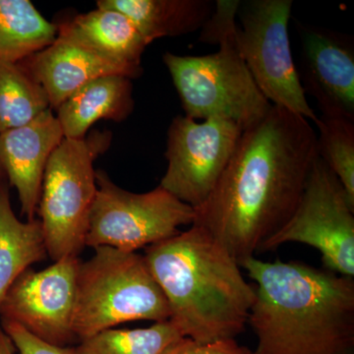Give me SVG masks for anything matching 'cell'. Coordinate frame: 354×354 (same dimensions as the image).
Returning <instances> with one entry per match:
<instances>
[{
  "instance_id": "8",
  "label": "cell",
  "mask_w": 354,
  "mask_h": 354,
  "mask_svg": "<svg viewBox=\"0 0 354 354\" xmlns=\"http://www.w3.org/2000/svg\"><path fill=\"white\" fill-rule=\"evenodd\" d=\"M291 0L241 1L236 18L239 50L261 93L281 106L315 123L291 53L288 22Z\"/></svg>"
},
{
  "instance_id": "1",
  "label": "cell",
  "mask_w": 354,
  "mask_h": 354,
  "mask_svg": "<svg viewBox=\"0 0 354 354\" xmlns=\"http://www.w3.org/2000/svg\"><path fill=\"white\" fill-rule=\"evenodd\" d=\"M317 157L310 121L272 106L242 131L213 192L195 209L193 225L206 230L241 266L290 220Z\"/></svg>"
},
{
  "instance_id": "22",
  "label": "cell",
  "mask_w": 354,
  "mask_h": 354,
  "mask_svg": "<svg viewBox=\"0 0 354 354\" xmlns=\"http://www.w3.org/2000/svg\"><path fill=\"white\" fill-rule=\"evenodd\" d=\"M317 153L337 177L354 205V120L342 116H318Z\"/></svg>"
},
{
  "instance_id": "15",
  "label": "cell",
  "mask_w": 354,
  "mask_h": 354,
  "mask_svg": "<svg viewBox=\"0 0 354 354\" xmlns=\"http://www.w3.org/2000/svg\"><path fill=\"white\" fill-rule=\"evenodd\" d=\"M58 38L73 41L127 70L132 79L143 73L142 55L148 44L127 16L100 8L55 24Z\"/></svg>"
},
{
  "instance_id": "2",
  "label": "cell",
  "mask_w": 354,
  "mask_h": 354,
  "mask_svg": "<svg viewBox=\"0 0 354 354\" xmlns=\"http://www.w3.org/2000/svg\"><path fill=\"white\" fill-rule=\"evenodd\" d=\"M255 281L253 354H354V279L304 263L241 264Z\"/></svg>"
},
{
  "instance_id": "6",
  "label": "cell",
  "mask_w": 354,
  "mask_h": 354,
  "mask_svg": "<svg viewBox=\"0 0 354 354\" xmlns=\"http://www.w3.org/2000/svg\"><path fill=\"white\" fill-rule=\"evenodd\" d=\"M109 132L94 131L83 139L62 140L44 171L38 212L46 253L62 259L82 252L88 218L97 193L95 158L108 150Z\"/></svg>"
},
{
  "instance_id": "21",
  "label": "cell",
  "mask_w": 354,
  "mask_h": 354,
  "mask_svg": "<svg viewBox=\"0 0 354 354\" xmlns=\"http://www.w3.org/2000/svg\"><path fill=\"white\" fill-rule=\"evenodd\" d=\"M171 320L149 328L109 329L80 341L77 354H165L183 339Z\"/></svg>"
},
{
  "instance_id": "3",
  "label": "cell",
  "mask_w": 354,
  "mask_h": 354,
  "mask_svg": "<svg viewBox=\"0 0 354 354\" xmlns=\"http://www.w3.org/2000/svg\"><path fill=\"white\" fill-rule=\"evenodd\" d=\"M169 320L200 344L235 339L248 325L255 288L227 249L197 225L147 248Z\"/></svg>"
},
{
  "instance_id": "16",
  "label": "cell",
  "mask_w": 354,
  "mask_h": 354,
  "mask_svg": "<svg viewBox=\"0 0 354 354\" xmlns=\"http://www.w3.org/2000/svg\"><path fill=\"white\" fill-rule=\"evenodd\" d=\"M131 80L116 74L97 77L70 95L55 114L64 138H85L88 130L101 120H127L135 104Z\"/></svg>"
},
{
  "instance_id": "27",
  "label": "cell",
  "mask_w": 354,
  "mask_h": 354,
  "mask_svg": "<svg viewBox=\"0 0 354 354\" xmlns=\"http://www.w3.org/2000/svg\"><path fill=\"white\" fill-rule=\"evenodd\" d=\"M6 178V174H4L3 169L0 167V179Z\"/></svg>"
},
{
  "instance_id": "20",
  "label": "cell",
  "mask_w": 354,
  "mask_h": 354,
  "mask_svg": "<svg viewBox=\"0 0 354 354\" xmlns=\"http://www.w3.org/2000/svg\"><path fill=\"white\" fill-rule=\"evenodd\" d=\"M48 109L46 91L18 62H0V133L31 122Z\"/></svg>"
},
{
  "instance_id": "24",
  "label": "cell",
  "mask_w": 354,
  "mask_h": 354,
  "mask_svg": "<svg viewBox=\"0 0 354 354\" xmlns=\"http://www.w3.org/2000/svg\"><path fill=\"white\" fill-rule=\"evenodd\" d=\"M242 348L243 346H239L235 339L200 344L189 337H183L165 354H241Z\"/></svg>"
},
{
  "instance_id": "18",
  "label": "cell",
  "mask_w": 354,
  "mask_h": 354,
  "mask_svg": "<svg viewBox=\"0 0 354 354\" xmlns=\"http://www.w3.org/2000/svg\"><path fill=\"white\" fill-rule=\"evenodd\" d=\"M46 256L41 221L16 216L8 181L0 179V305L16 279Z\"/></svg>"
},
{
  "instance_id": "26",
  "label": "cell",
  "mask_w": 354,
  "mask_h": 354,
  "mask_svg": "<svg viewBox=\"0 0 354 354\" xmlns=\"http://www.w3.org/2000/svg\"><path fill=\"white\" fill-rule=\"evenodd\" d=\"M241 354H253V353H252V351H249L248 348H244V346H243V348H242V351H241Z\"/></svg>"
},
{
  "instance_id": "12",
  "label": "cell",
  "mask_w": 354,
  "mask_h": 354,
  "mask_svg": "<svg viewBox=\"0 0 354 354\" xmlns=\"http://www.w3.org/2000/svg\"><path fill=\"white\" fill-rule=\"evenodd\" d=\"M301 67L298 71L305 94L317 102L322 115L354 120V44L348 35L298 24Z\"/></svg>"
},
{
  "instance_id": "10",
  "label": "cell",
  "mask_w": 354,
  "mask_h": 354,
  "mask_svg": "<svg viewBox=\"0 0 354 354\" xmlns=\"http://www.w3.org/2000/svg\"><path fill=\"white\" fill-rule=\"evenodd\" d=\"M243 129L234 121L186 115L167 131V171L160 186L196 209L208 199L234 155Z\"/></svg>"
},
{
  "instance_id": "4",
  "label": "cell",
  "mask_w": 354,
  "mask_h": 354,
  "mask_svg": "<svg viewBox=\"0 0 354 354\" xmlns=\"http://www.w3.org/2000/svg\"><path fill=\"white\" fill-rule=\"evenodd\" d=\"M239 6V0H216L213 14L202 28L200 41L218 44L216 53L200 57L165 53L162 60L184 115L195 120L234 121L244 130L262 120L272 104L256 85L237 44Z\"/></svg>"
},
{
  "instance_id": "9",
  "label": "cell",
  "mask_w": 354,
  "mask_h": 354,
  "mask_svg": "<svg viewBox=\"0 0 354 354\" xmlns=\"http://www.w3.org/2000/svg\"><path fill=\"white\" fill-rule=\"evenodd\" d=\"M291 242L313 247L329 271L354 278V205L319 156L290 220L261 245L259 252Z\"/></svg>"
},
{
  "instance_id": "5",
  "label": "cell",
  "mask_w": 354,
  "mask_h": 354,
  "mask_svg": "<svg viewBox=\"0 0 354 354\" xmlns=\"http://www.w3.org/2000/svg\"><path fill=\"white\" fill-rule=\"evenodd\" d=\"M169 318V304L144 256L102 246L79 264L73 320L79 341L120 324Z\"/></svg>"
},
{
  "instance_id": "11",
  "label": "cell",
  "mask_w": 354,
  "mask_h": 354,
  "mask_svg": "<svg viewBox=\"0 0 354 354\" xmlns=\"http://www.w3.org/2000/svg\"><path fill=\"white\" fill-rule=\"evenodd\" d=\"M80 262L68 256L41 271L25 270L0 305L1 321L17 323L48 344L68 346L77 339L73 320Z\"/></svg>"
},
{
  "instance_id": "23",
  "label": "cell",
  "mask_w": 354,
  "mask_h": 354,
  "mask_svg": "<svg viewBox=\"0 0 354 354\" xmlns=\"http://www.w3.org/2000/svg\"><path fill=\"white\" fill-rule=\"evenodd\" d=\"M1 329L19 354H77L75 348L58 346L41 341L17 323L1 321Z\"/></svg>"
},
{
  "instance_id": "14",
  "label": "cell",
  "mask_w": 354,
  "mask_h": 354,
  "mask_svg": "<svg viewBox=\"0 0 354 354\" xmlns=\"http://www.w3.org/2000/svg\"><path fill=\"white\" fill-rule=\"evenodd\" d=\"M18 64L46 91L53 111L84 84L97 77L116 74L132 79L127 70L113 62L58 37L50 46Z\"/></svg>"
},
{
  "instance_id": "25",
  "label": "cell",
  "mask_w": 354,
  "mask_h": 354,
  "mask_svg": "<svg viewBox=\"0 0 354 354\" xmlns=\"http://www.w3.org/2000/svg\"><path fill=\"white\" fill-rule=\"evenodd\" d=\"M16 348L8 335L0 329V354H15Z\"/></svg>"
},
{
  "instance_id": "17",
  "label": "cell",
  "mask_w": 354,
  "mask_h": 354,
  "mask_svg": "<svg viewBox=\"0 0 354 354\" xmlns=\"http://www.w3.org/2000/svg\"><path fill=\"white\" fill-rule=\"evenodd\" d=\"M97 7L124 14L149 46L157 39L202 29L215 4L211 0H99Z\"/></svg>"
},
{
  "instance_id": "13",
  "label": "cell",
  "mask_w": 354,
  "mask_h": 354,
  "mask_svg": "<svg viewBox=\"0 0 354 354\" xmlns=\"http://www.w3.org/2000/svg\"><path fill=\"white\" fill-rule=\"evenodd\" d=\"M64 139L51 109L23 127L0 133V167L17 190L21 214L35 220L44 171L51 153Z\"/></svg>"
},
{
  "instance_id": "7",
  "label": "cell",
  "mask_w": 354,
  "mask_h": 354,
  "mask_svg": "<svg viewBox=\"0 0 354 354\" xmlns=\"http://www.w3.org/2000/svg\"><path fill=\"white\" fill-rule=\"evenodd\" d=\"M95 183L86 246L136 252L178 234L181 225L194 223L195 209L160 186L150 192H130L102 169L95 171Z\"/></svg>"
},
{
  "instance_id": "19",
  "label": "cell",
  "mask_w": 354,
  "mask_h": 354,
  "mask_svg": "<svg viewBox=\"0 0 354 354\" xmlns=\"http://www.w3.org/2000/svg\"><path fill=\"white\" fill-rule=\"evenodd\" d=\"M55 23L29 0H0V62H19L57 39Z\"/></svg>"
}]
</instances>
